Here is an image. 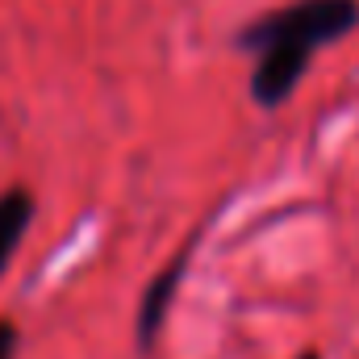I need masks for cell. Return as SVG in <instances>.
<instances>
[{"mask_svg":"<svg viewBox=\"0 0 359 359\" xmlns=\"http://www.w3.org/2000/svg\"><path fill=\"white\" fill-rule=\"evenodd\" d=\"M359 25V0H292L284 8H271L259 21L243 25L234 34L238 50H268V46H301L318 50L322 42H334Z\"/></svg>","mask_w":359,"mask_h":359,"instance_id":"6da1fadb","label":"cell"},{"mask_svg":"<svg viewBox=\"0 0 359 359\" xmlns=\"http://www.w3.org/2000/svg\"><path fill=\"white\" fill-rule=\"evenodd\" d=\"M188 255H192V243L147 284L142 305H138V322H134V343H138V351H151V347H155V339H159V330H163V322H168V313H172V297H176V288H180V276H184Z\"/></svg>","mask_w":359,"mask_h":359,"instance_id":"7a4b0ae2","label":"cell"},{"mask_svg":"<svg viewBox=\"0 0 359 359\" xmlns=\"http://www.w3.org/2000/svg\"><path fill=\"white\" fill-rule=\"evenodd\" d=\"M29 222H34V196H29L25 188L0 192V276L8 268V259L17 255V247H21Z\"/></svg>","mask_w":359,"mask_h":359,"instance_id":"3957f363","label":"cell"},{"mask_svg":"<svg viewBox=\"0 0 359 359\" xmlns=\"http://www.w3.org/2000/svg\"><path fill=\"white\" fill-rule=\"evenodd\" d=\"M17 355V326L0 318V359H13Z\"/></svg>","mask_w":359,"mask_h":359,"instance_id":"277c9868","label":"cell"},{"mask_svg":"<svg viewBox=\"0 0 359 359\" xmlns=\"http://www.w3.org/2000/svg\"><path fill=\"white\" fill-rule=\"evenodd\" d=\"M301 359H322V355H318V351H305V355H301Z\"/></svg>","mask_w":359,"mask_h":359,"instance_id":"5b68a950","label":"cell"}]
</instances>
